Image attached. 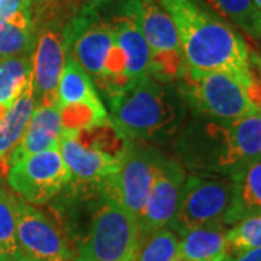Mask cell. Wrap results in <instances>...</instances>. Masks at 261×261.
I'll use <instances>...</instances> for the list:
<instances>
[{"label": "cell", "mask_w": 261, "mask_h": 261, "mask_svg": "<svg viewBox=\"0 0 261 261\" xmlns=\"http://www.w3.org/2000/svg\"><path fill=\"white\" fill-rule=\"evenodd\" d=\"M159 3L177 28L189 71H224L245 83L254 82L248 47L229 23L197 0H159Z\"/></svg>", "instance_id": "cell-1"}, {"label": "cell", "mask_w": 261, "mask_h": 261, "mask_svg": "<svg viewBox=\"0 0 261 261\" xmlns=\"http://www.w3.org/2000/svg\"><path fill=\"white\" fill-rule=\"evenodd\" d=\"M141 243L138 221L108 199L94 214L90 229L77 248V261H135Z\"/></svg>", "instance_id": "cell-2"}, {"label": "cell", "mask_w": 261, "mask_h": 261, "mask_svg": "<svg viewBox=\"0 0 261 261\" xmlns=\"http://www.w3.org/2000/svg\"><path fill=\"white\" fill-rule=\"evenodd\" d=\"M113 123L123 135L151 137L173 121L174 111L163 89L144 77L111 99Z\"/></svg>", "instance_id": "cell-3"}, {"label": "cell", "mask_w": 261, "mask_h": 261, "mask_svg": "<svg viewBox=\"0 0 261 261\" xmlns=\"http://www.w3.org/2000/svg\"><path fill=\"white\" fill-rule=\"evenodd\" d=\"M189 89L202 112L222 121H237L252 113L261 112L252 103L250 90L252 84L224 71L193 73L187 70Z\"/></svg>", "instance_id": "cell-4"}, {"label": "cell", "mask_w": 261, "mask_h": 261, "mask_svg": "<svg viewBox=\"0 0 261 261\" xmlns=\"http://www.w3.org/2000/svg\"><path fill=\"white\" fill-rule=\"evenodd\" d=\"M16 261H71L77 257L64 232L23 199L16 202Z\"/></svg>", "instance_id": "cell-5"}, {"label": "cell", "mask_w": 261, "mask_h": 261, "mask_svg": "<svg viewBox=\"0 0 261 261\" xmlns=\"http://www.w3.org/2000/svg\"><path fill=\"white\" fill-rule=\"evenodd\" d=\"M232 195V180L189 177L183 186L176 218L170 226L183 233L203 225L224 224Z\"/></svg>", "instance_id": "cell-6"}, {"label": "cell", "mask_w": 261, "mask_h": 261, "mask_svg": "<svg viewBox=\"0 0 261 261\" xmlns=\"http://www.w3.org/2000/svg\"><path fill=\"white\" fill-rule=\"evenodd\" d=\"M71 180L58 149H47L10 164L9 186L32 205H42Z\"/></svg>", "instance_id": "cell-7"}, {"label": "cell", "mask_w": 261, "mask_h": 261, "mask_svg": "<svg viewBox=\"0 0 261 261\" xmlns=\"http://www.w3.org/2000/svg\"><path fill=\"white\" fill-rule=\"evenodd\" d=\"M185 181V171L178 163H157L147 203L137 218L141 237L170 228L177 214Z\"/></svg>", "instance_id": "cell-8"}, {"label": "cell", "mask_w": 261, "mask_h": 261, "mask_svg": "<svg viewBox=\"0 0 261 261\" xmlns=\"http://www.w3.org/2000/svg\"><path fill=\"white\" fill-rule=\"evenodd\" d=\"M157 161L144 152L128 151L119 163V168L109 180V199L122 206L126 212L138 218L144 211Z\"/></svg>", "instance_id": "cell-9"}, {"label": "cell", "mask_w": 261, "mask_h": 261, "mask_svg": "<svg viewBox=\"0 0 261 261\" xmlns=\"http://www.w3.org/2000/svg\"><path fill=\"white\" fill-rule=\"evenodd\" d=\"M32 56V92L38 106L57 105V89L65 65L64 38L60 31H39Z\"/></svg>", "instance_id": "cell-10"}, {"label": "cell", "mask_w": 261, "mask_h": 261, "mask_svg": "<svg viewBox=\"0 0 261 261\" xmlns=\"http://www.w3.org/2000/svg\"><path fill=\"white\" fill-rule=\"evenodd\" d=\"M116 10L135 19L148 44L151 56L183 53L173 19L154 0H122Z\"/></svg>", "instance_id": "cell-11"}, {"label": "cell", "mask_w": 261, "mask_h": 261, "mask_svg": "<svg viewBox=\"0 0 261 261\" xmlns=\"http://www.w3.org/2000/svg\"><path fill=\"white\" fill-rule=\"evenodd\" d=\"M222 135L224 151L219 157V166L238 173L261 160V112L233 121L222 129Z\"/></svg>", "instance_id": "cell-12"}, {"label": "cell", "mask_w": 261, "mask_h": 261, "mask_svg": "<svg viewBox=\"0 0 261 261\" xmlns=\"http://www.w3.org/2000/svg\"><path fill=\"white\" fill-rule=\"evenodd\" d=\"M58 151L70 171V176L84 183L111 177L116 173L121 163L99 149L86 147L77 138L75 130L61 132Z\"/></svg>", "instance_id": "cell-13"}, {"label": "cell", "mask_w": 261, "mask_h": 261, "mask_svg": "<svg viewBox=\"0 0 261 261\" xmlns=\"http://www.w3.org/2000/svg\"><path fill=\"white\" fill-rule=\"evenodd\" d=\"M105 20L112 31L115 42L121 47L126 57V77L132 82L148 77L151 51L135 19L116 10L111 18Z\"/></svg>", "instance_id": "cell-14"}, {"label": "cell", "mask_w": 261, "mask_h": 261, "mask_svg": "<svg viewBox=\"0 0 261 261\" xmlns=\"http://www.w3.org/2000/svg\"><path fill=\"white\" fill-rule=\"evenodd\" d=\"M61 132L63 126L58 106H37L25 135L10 155L9 166L32 154L47 149H58Z\"/></svg>", "instance_id": "cell-15"}, {"label": "cell", "mask_w": 261, "mask_h": 261, "mask_svg": "<svg viewBox=\"0 0 261 261\" xmlns=\"http://www.w3.org/2000/svg\"><path fill=\"white\" fill-rule=\"evenodd\" d=\"M232 203L224 225H233L247 216L261 214V160L233 174Z\"/></svg>", "instance_id": "cell-16"}, {"label": "cell", "mask_w": 261, "mask_h": 261, "mask_svg": "<svg viewBox=\"0 0 261 261\" xmlns=\"http://www.w3.org/2000/svg\"><path fill=\"white\" fill-rule=\"evenodd\" d=\"M226 226L203 225L187 229L180 238V261H215L226 254Z\"/></svg>", "instance_id": "cell-17"}, {"label": "cell", "mask_w": 261, "mask_h": 261, "mask_svg": "<svg viewBox=\"0 0 261 261\" xmlns=\"http://www.w3.org/2000/svg\"><path fill=\"white\" fill-rule=\"evenodd\" d=\"M35 97L32 92V83L22 93L16 102L6 111L0 119V160L9 167V160L13 149L16 148L22 137L25 135L32 113L35 111ZM2 161V163H3Z\"/></svg>", "instance_id": "cell-18"}, {"label": "cell", "mask_w": 261, "mask_h": 261, "mask_svg": "<svg viewBox=\"0 0 261 261\" xmlns=\"http://www.w3.org/2000/svg\"><path fill=\"white\" fill-rule=\"evenodd\" d=\"M96 87L90 75L70 54H65L64 71L57 89V106L64 108L77 103L97 100Z\"/></svg>", "instance_id": "cell-19"}, {"label": "cell", "mask_w": 261, "mask_h": 261, "mask_svg": "<svg viewBox=\"0 0 261 261\" xmlns=\"http://www.w3.org/2000/svg\"><path fill=\"white\" fill-rule=\"evenodd\" d=\"M32 83L31 56L0 60V106L9 109Z\"/></svg>", "instance_id": "cell-20"}, {"label": "cell", "mask_w": 261, "mask_h": 261, "mask_svg": "<svg viewBox=\"0 0 261 261\" xmlns=\"http://www.w3.org/2000/svg\"><path fill=\"white\" fill-rule=\"evenodd\" d=\"M135 261H180V237L171 228L141 237Z\"/></svg>", "instance_id": "cell-21"}, {"label": "cell", "mask_w": 261, "mask_h": 261, "mask_svg": "<svg viewBox=\"0 0 261 261\" xmlns=\"http://www.w3.org/2000/svg\"><path fill=\"white\" fill-rule=\"evenodd\" d=\"M221 16L254 38H261V13L252 0H206Z\"/></svg>", "instance_id": "cell-22"}, {"label": "cell", "mask_w": 261, "mask_h": 261, "mask_svg": "<svg viewBox=\"0 0 261 261\" xmlns=\"http://www.w3.org/2000/svg\"><path fill=\"white\" fill-rule=\"evenodd\" d=\"M16 202L18 199L0 181V257L15 261L18 258Z\"/></svg>", "instance_id": "cell-23"}, {"label": "cell", "mask_w": 261, "mask_h": 261, "mask_svg": "<svg viewBox=\"0 0 261 261\" xmlns=\"http://www.w3.org/2000/svg\"><path fill=\"white\" fill-rule=\"evenodd\" d=\"M60 109L63 130H83L108 121V112L100 99L70 105Z\"/></svg>", "instance_id": "cell-24"}, {"label": "cell", "mask_w": 261, "mask_h": 261, "mask_svg": "<svg viewBox=\"0 0 261 261\" xmlns=\"http://www.w3.org/2000/svg\"><path fill=\"white\" fill-rule=\"evenodd\" d=\"M261 247V214L247 216L226 231V248L241 254Z\"/></svg>", "instance_id": "cell-25"}, {"label": "cell", "mask_w": 261, "mask_h": 261, "mask_svg": "<svg viewBox=\"0 0 261 261\" xmlns=\"http://www.w3.org/2000/svg\"><path fill=\"white\" fill-rule=\"evenodd\" d=\"M37 42L34 28H19L6 23L0 31V58L31 56Z\"/></svg>", "instance_id": "cell-26"}, {"label": "cell", "mask_w": 261, "mask_h": 261, "mask_svg": "<svg viewBox=\"0 0 261 261\" xmlns=\"http://www.w3.org/2000/svg\"><path fill=\"white\" fill-rule=\"evenodd\" d=\"M232 261H261V247L260 248H252V250H248V251L241 252Z\"/></svg>", "instance_id": "cell-27"}, {"label": "cell", "mask_w": 261, "mask_h": 261, "mask_svg": "<svg viewBox=\"0 0 261 261\" xmlns=\"http://www.w3.org/2000/svg\"><path fill=\"white\" fill-rule=\"evenodd\" d=\"M250 61L258 68V71H260L261 74V54H255V53L250 54Z\"/></svg>", "instance_id": "cell-28"}, {"label": "cell", "mask_w": 261, "mask_h": 261, "mask_svg": "<svg viewBox=\"0 0 261 261\" xmlns=\"http://www.w3.org/2000/svg\"><path fill=\"white\" fill-rule=\"evenodd\" d=\"M215 261H232V258H231L228 254H222V255H219Z\"/></svg>", "instance_id": "cell-29"}, {"label": "cell", "mask_w": 261, "mask_h": 261, "mask_svg": "<svg viewBox=\"0 0 261 261\" xmlns=\"http://www.w3.org/2000/svg\"><path fill=\"white\" fill-rule=\"evenodd\" d=\"M254 2V6L257 8V10L261 13V0H252Z\"/></svg>", "instance_id": "cell-30"}, {"label": "cell", "mask_w": 261, "mask_h": 261, "mask_svg": "<svg viewBox=\"0 0 261 261\" xmlns=\"http://www.w3.org/2000/svg\"><path fill=\"white\" fill-rule=\"evenodd\" d=\"M6 111H8L6 108H3V106H0V119H2L3 116H5V113H6Z\"/></svg>", "instance_id": "cell-31"}, {"label": "cell", "mask_w": 261, "mask_h": 261, "mask_svg": "<svg viewBox=\"0 0 261 261\" xmlns=\"http://www.w3.org/2000/svg\"><path fill=\"white\" fill-rule=\"evenodd\" d=\"M6 27V22L3 19H0V31H3V28Z\"/></svg>", "instance_id": "cell-32"}, {"label": "cell", "mask_w": 261, "mask_h": 261, "mask_svg": "<svg viewBox=\"0 0 261 261\" xmlns=\"http://www.w3.org/2000/svg\"><path fill=\"white\" fill-rule=\"evenodd\" d=\"M0 261H15V260H12V258H6V257H0Z\"/></svg>", "instance_id": "cell-33"}, {"label": "cell", "mask_w": 261, "mask_h": 261, "mask_svg": "<svg viewBox=\"0 0 261 261\" xmlns=\"http://www.w3.org/2000/svg\"><path fill=\"white\" fill-rule=\"evenodd\" d=\"M71 261H77V260H71Z\"/></svg>", "instance_id": "cell-34"}, {"label": "cell", "mask_w": 261, "mask_h": 261, "mask_svg": "<svg viewBox=\"0 0 261 261\" xmlns=\"http://www.w3.org/2000/svg\"><path fill=\"white\" fill-rule=\"evenodd\" d=\"M0 60H2V58H0Z\"/></svg>", "instance_id": "cell-35"}]
</instances>
